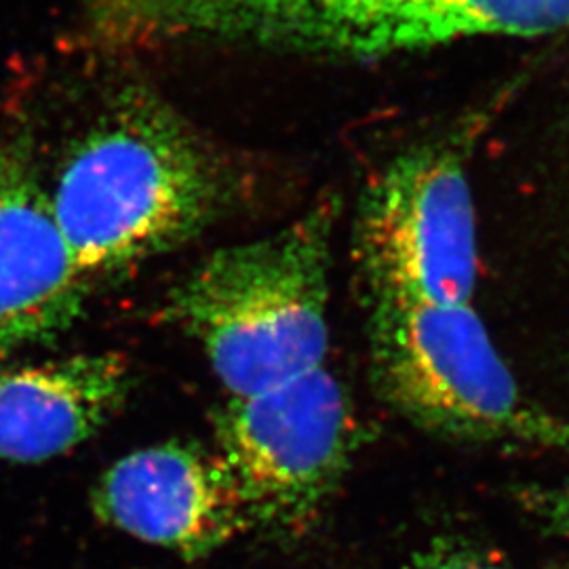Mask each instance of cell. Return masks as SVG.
I'll use <instances>...</instances> for the list:
<instances>
[{"label":"cell","mask_w":569,"mask_h":569,"mask_svg":"<svg viewBox=\"0 0 569 569\" xmlns=\"http://www.w3.org/2000/svg\"><path fill=\"white\" fill-rule=\"evenodd\" d=\"M234 190L222 154L171 103L133 87L68 152L49 201L96 287L192 241Z\"/></svg>","instance_id":"cell-1"},{"label":"cell","mask_w":569,"mask_h":569,"mask_svg":"<svg viewBox=\"0 0 569 569\" xmlns=\"http://www.w3.org/2000/svg\"><path fill=\"white\" fill-rule=\"evenodd\" d=\"M98 11L121 51L201 44L338 61L569 32V0H98Z\"/></svg>","instance_id":"cell-2"},{"label":"cell","mask_w":569,"mask_h":569,"mask_svg":"<svg viewBox=\"0 0 569 569\" xmlns=\"http://www.w3.org/2000/svg\"><path fill=\"white\" fill-rule=\"evenodd\" d=\"M338 199L194 266L167 315L203 348L228 397H249L326 366Z\"/></svg>","instance_id":"cell-3"},{"label":"cell","mask_w":569,"mask_h":569,"mask_svg":"<svg viewBox=\"0 0 569 569\" xmlns=\"http://www.w3.org/2000/svg\"><path fill=\"white\" fill-rule=\"evenodd\" d=\"M371 376L413 427L468 443L569 451V416L531 401L472 305H369Z\"/></svg>","instance_id":"cell-4"},{"label":"cell","mask_w":569,"mask_h":569,"mask_svg":"<svg viewBox=\"0 0 569 569\" xmlns=\"http://www.w3.org/2000/svg\"><path fill=\"white\" fill-rule=\"evenodd\" d=\"M355 260L369 305H472L477 211L456 152L413 148L369 180L355 220Z\"/></svg>","instance_id":"cell-5"},{"label":"cell","mask_w":569,"mask_h":569,"mask_svg":"<svg viewBox=\"0 0 569 569\" xmlns=\"http://www.w3.org/2000/svg\"><path fill=\"white\" fill-rule=\"evenodd\" d=\"M216 451L243 493L253 529L302 533L340 488L357 446L346 388L326 366L213 418Z\"/></svg>","instance_id":"cell-6"},{"label":"cell","mask_w":569,"mask_h":569,"mask_svg":"<svg viewBox=\"0 0 569 569\" xmlns=\"http://www.w3.org/2000/svg\"><path fill=\"white\" fill-rule=\"evenodd\" d=\"M96 517L188 561L253 529L243 493L216 449L164 441L106 468L91 489Z\"/></svg>","instance_id":"cell-7"},{"label":"cell","mask_w":569,"mask_h":569,"mask_svg":"<svg viewBox=\"0 0 569 569\" xmlns=\"http://www.w3.org/2000/svg\"><path fill=\"white\" fill-rule=\"evenodd\" d=\"M93 284L56 222L30 136L0 146V359L74 326Z\"/></svg>","instance_id":"cell-8"},{"label":"cell","mask_w":569,"mask_h":569,"mask_svg":"<svg viewBox=\"0 0 569 569\" xmlns=\"http://www.w3.org/2000/svg\"><path fill=\"white\" fill-rule=\"evenodd\" d=\"M133 390L121 352L0 369V460L39 465L93 439Z\"/></svg>","instance_id":"cell-9"},{"label":"cell","mask_w":569,"mask_h":569,"mask_svg":"<svg viewBox=\"0 0 569 569\" xmlns=\"http://www.w3.org/2000/svg\"><path fill=\"white\" fill-rule=\"evenodd\" d=\"M407 569H510L493 550L462 538H439L413 555Z\"/></svg>","instance_id":"cell-10"},{"label":"cell","mask_w":569,"mask_h":569,"mask_svg":"<svg viewBox=\"0 0 569 569\" xmlns=\"http://www.w3.org/2000/svg\"><path fill=\"white\" fill-rule=\"evenodd\" d=\"M517 502L547 533L569 542V483L528 486L517 493Z\"/></svg>","instance_id":"cell-11"}]
</instances>
